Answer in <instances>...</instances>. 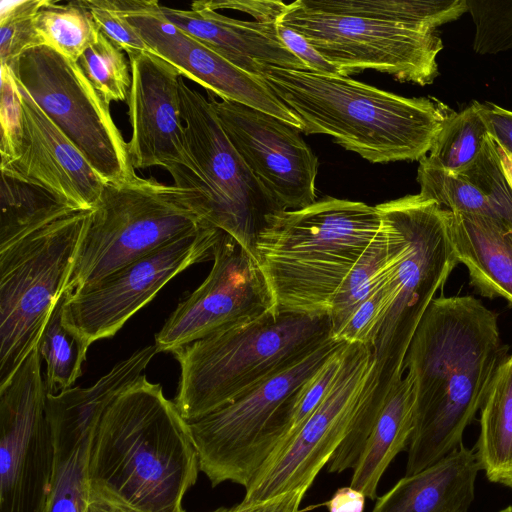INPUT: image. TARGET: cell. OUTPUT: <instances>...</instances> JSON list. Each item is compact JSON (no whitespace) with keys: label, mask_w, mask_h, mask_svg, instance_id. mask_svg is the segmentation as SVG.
Masks as SVG:
<instances>
[{"label":"cell","mask_w":512,"mask_h":512,"mask_svg":"<svg viewBox=\"0 0 512 512\" xmlns=\"http://www.w3.org/2000/svg\"><path fill=\"white\" fill-rule=\"evenodd\" d=\"M366 498L362 491L349 485L338 488L323 505L328 512H363Z\"/></svg>","instance_id":"cell-45"},{"label":"cell","mask_w":512,"mask_h":512,"mask_svg":"<svg viewBox=\"0 0 512 512\" xmlns=\"http://www.w3.org/2000/svg\"><path fill=\"white\" fill-rule=\"evenodd\" d=\"M93 435L52 433L54 465L42 512H85L90 499L87 465Z\"/></svg>","instance_id":"cell-27"},{"label":"cell","mask_w":512,"mask_h":512,"mask_svg":"<svg viewBox=\"0 0 512 512\" xmlns=\"http://www.w3.org/2000/svg\"><path fill=\"white\" fill-rule=\"evenodd\" d=\"M475 24L473 50L492 55L512 48V0H466Z\"/></svg>","instance_id":"cell-37"},{"label":"cell","mask_w":512,"mask_h":512,"mask_svg":"<svg viewBox=\"0 0 512 512\" xmlns=\"http://www.w3.org/2000/svg\"><path fill=\"white\" fill-rule=\"evenodd\" d=\"M390 301V290L385 280L383 285L354 310L336 339L347 343H360L372 348L388 312Z\"/></svg>","instance_id":"cell-38"},{"label":"cell","mask_w":512,"mask_h":512,"mask_svg":"<svg viewBox=\"0 0 512 512\" xmlns=\"http://www.w3.org/2000/svg\"><path fill=\"white\" fill-rule=\"evenodd\" d=\"M90 211L60 218L0 251V388L37 347L65 292Z\"/></svg>","instance_id":"cell-10"},{"label":"cell","mask_w":512,"mask_h":512,"mask_svg":"<svg viewBox=\"0 0 512 512\" xmlns=\"http://www.w3.org/2000/svg\"><path fill=\"white\" fill-rule=\"evenodd\" d=\"M15 81L22 108L21 147L16 159L0 167L47 189L76 210H92L106 181Z\"/></svg>","instance_id":"cell-20"},{"label":"cell","mask_w":512,"mask_h":512,"mask_svg":"<svg viewBox=\"0 0 512 512\" xmlns=\"http://www.w3.org/2000/svg\"><path fill=\"white\" fill-rule=\"evenodd\" d=\"M466 12V0H297L277 24L304 36L343 76L373 69L425 86L439 74L438 29Z\"/></svg>","instance_id":"cell-3"},{"label":"cell","mask_w":512,"mask_h":512,"mask_svg":"<svg viewBox=\"0 0 512 512\" xmlns=\"http://www.w3.org/2000/svg\"><path fill=\"white\" fill-rule=\"evenodd\" d=\"M306 134H325L372 163L420 160L454 113L433 97H404L349 76L268 66L262 74Z\"/></svg>","instance_id":"cell-4"},{"label":"cell","mask_w":512,"mask_h":512,"mask_svg":"<svg viewBox=\"0 0 512 512\" xmlns=\"http://www.w3.org/2000/svg\"><path fill=\"white\" fill-rule=\"evenodd\" d=\"M478 109L488 134L512 154V111L491 102H478Z\"/></svg>","instance_id":"cell-42"},{"label":"cell","mask_w":512,"mask_h":512,"mask_svg":"<svg viewBox=\"0 0 512 512\" xmlns=\"http://www.w3.org/2000/svg\"><path fill=\"white\" fill-rule=\"evenodd\" d=\"M277 31L284 45L304 63L308 71L328 75H341L340 70L326 60L304 36L289 27L279 24H277Z\"/></svg>","instance_id":"cell-41"},{"label":"cell","mask_w":512,"mask_h":512,"mask_svg":"<svg viewBox=\"0 0 512 512\" xmlns=\"http://www.w3.org/2000/svg\"><path fill=\"white\" fill-rule=\"evenodd\" d=\"M460 174L484 194L496 218L512 227V188L503 172L496 142L489 134L477 159Z\"/></svg>","instance_id":"cell-36"},{"label":"cell","mask_w":512,"mask_h":512,"mask_svg":"<svg viewBox=\"0 0 512 512\" xmlns=\"http://www.w3.org/2000/svg\"><path fill=\"white\" fill-rule=\"evenodd\" d=\"M199 458L189 424L162 386L139 376L106 408L91 440L90 493L132 512H185Z\"/></svg>","instance_id":"cell-2"},{"label":"cell","mask_w":512,"mask_h":512,"mask_svg":"<svg viewBox=\"0 0 512 512\" xmlns=\"http://www.w3.org/2000/svg\"><path fill=\"white\" fill-rule=\"evenodd\" d=\"M380 228L376 206L328 196L270 215L254 256L275 313L328 314L335 291Z\"/></svg>","instance_id":"cell-5"},{"label":"cell","mask_w":512,"mask_h":512,"mask_svg":"<svg viewBox=\"0 0 512 512\" xmlns=\"http://www.w3.org/2000/svg\"><path fill=\"white\" fill-rule=\"evenodd\" d=\"M215 10L232 9L251 15L261 22H277L286 4L281 1H206Z\"/></svg>","instance_id":"cell-43"},{"label":"cell","mask_w":512,"mask_h":512,"mask_svg":"<svg viewBox=\"0 0 512 512\" xmlns=\"http://www.w3.org/2000/svg\"><path fill=\"white\" fill-rule=\"evenodd\" d=\"M414 385L407 374L387 394L363 451L352 469L350 486L368 499L378 498L379 482L392 462L408 448L414 428Z\"/></svg>","instance_id":"cell-24"},{"label":"cell","mask_w":512,"mask_h":512,"mask_svg":"<svg viewBox=\"0 0 512 512\" xmlns=\"http://www.w3.org/2000/svg\"><path fill=\"white\" fill-rule=\"evenodd\" d=\"M345 343L331 337L229 404L188 422L200 471L212 487L229 481L246 489L253 482L268 460L267 441L276 414Z\"/></svg>","instance_id":"cell-11"},{"label":"cell","mask_w":512,"mask_h":512,"mask_svg":"<svg viewBox=\"0 0 512 512\" xmlns=\"http://www.w3.org/2000/svg\"><path fill=\"white\" fill-rule=\"evenodd\" d=\"M496 149L505 177L512 188V154L503 149L497 142Z\"/></svg>","instance_id":"cell-47"},{"label":"cell","mask_w":512,"mask_h":512,"mask_svg":"<svg viewBox=\"0 0 512 512\" xmlns=\"http://www.w3.org/2000/svg\"><path fill=\"white\" fill-rule=\"evenodd\" d=\"M10 70L106 182L137 176L128 143L111 116L110 104L94 89L77 62L41 45L21 55Z\"/></svg>","instance_id":"cell-12"},{"label":"cell","mask_w":512,"mask_h":512,"mask_svg":"<svg viewBox=\"0 0 512 512\" xmlns=\"http://www.w3.org/2000/svg\"><path fill=\"white\" fill-rule=\"evenodd\" d=\"M253 502L242 500L231 507H219L209 512H251Z\"/></svg>","instance_id":"cell-48"},{"label":"cell","mask_w":512,"mask_h":512,"mask_svg":"<svg viewBox=\"0 0 512 512\" xmlns=\"http://www.w3.org/2000/svg\"><path fill=\"white\" fill-rule=\"evenodd\" d=\"M179 93L186 161L167 171L202 225L224 231L254 255L267 218L285 210L233 147L210 101L182 79Z\"/></svg>","instance_id":"cell-8"},{"label":"cell","mask_w":512,"mask_h":512,"mask_svg":"<svg viewBox=\"0 0 512 512\" xmlns=\"http://www.w3.org/2000/svg\"><path fill=\"white\" fill-rule=\"evenodd\" d=\"M475 453L488 481L512 489V354L498 367L481 407Z\"/></svg>","instance_id":"cell-25"},{"label":"cell","mask_w":512,"mask_h":512,"mask_svg":"<svg viewBox=\"0 0 512 512\" xmlns=\"http://www.w3.org/2000/svg\"><path fill=\"white\" fill-rule=\"evenodd\" d=\"M201 226L174 185L138 176L106 182L89 213L66 290L88 288Z\"/></svg>","instance_id":"cell-9"},{"label":"cell","mask_w":512,"mask_h":512,"mask_svg":"<svg viewBox=\"0 0 512 512\" xmlns=\"http://www.w3.org/2000/svg\"><path fill=\"white\" fill-rule=\"evenodd\" d=\"M37 347L0 388V512H42L54 444Z\"/></svg>","instance_id":"cell-14"},{"label":"cell","mask_w":512,"mask_h":512,"mask_svg":"<svg viewBox=\"0 0 512 512\" xmlns=\"http://www.w3.org/2000/svg\"><path fill=\"white\" fill-rule=\"evenodd\" d=\"M212 257L206 279L155 335L157 353H173L223 328L275 312L271 290L253 254L223 231Z\"/></svg>","instance_id":"cell-16"},{"label":"cell","mask_w":512,"mask_h":512,"mask_svg":"<svg viewBox=\"0 0 512 512\" xmlns=\"http://www.w3.org/2000/svg\"><path fill=\"white\" fill-rule=\"evenodd\" d=\"M132 84L128 95L132 128L128 142L135 169L160 166L166 170L186 161L181 115L180 72L151 52L128 54Z\"/></svg>","instance_id":"cell-19"},{"label":"cell","mask_w":512,"mask_h":512,"mask_svg":"<svg viewBox=\"0 0 512 512\" xmlns=\"http://www.w3.org/2000/svg\"><path fill=\"white\" fill-rule=\"evenodd\" d=\"M35 28L42 45L75 62L100 34L85 0L65 4L45 0L36 15Z\"/></svg>","instance_id":"cell-29"},{"label":"cell","mask_w":512,"mask_h":512,"mask_svg":"<svg viewBox=\"0 0 512 512\" xmlns=\"http://www.w3.org/2000/svg\"><path fill=\"white\" fill-rule=\"evenodd\" d=\"M65 298L66 291L54 306L37 344L40 358L45 363V387L51 394L72 388L82 373L89 348L64 322Z\"/></svg>","instance_id":"cell-28"},{"label":"cell","mask_w":512,"mask_h":512,"mask_svg":"<svg viewBox=\"0 0 512 512\" xmlns=\"http://www.w3.org/2000/svg\"><path fill=\"white\" fill-rule=\"evenodd\" d=\"M450 228L470 284L481 296L512 305V227L487 215L451 212Z\"/></svg>","instance_id":"cell-23"},{"label":"cell","mask_w":512,"mask_h":512,"mask_svg":"<svg viewBox=\"0 0 512 512\" xmlns=\"http://www.w3.org/2000/svg\"><path fill=\"white\" fill-rule=\"evenodd\" d=\"M222 232L202 225L88 288L72 293L65 290V324L89 346L113 337L172 278L212 257Z\"/></svg>","instance_id":"cell-15"},{"label":"cell","mask_w":512,"mask_h":512,"mask_svg":"<svg viewBox=\"0 0 512 512\" xmlns=\"http://www.w3.org/2000/svg\"><path fill=\"white\" fill-rule=\"evenodd\" d=\"M94 89L110 104L124 101L132 84L130 64L124 51L101 32L98 40L77 61Z\"/></svg>","instance_id":"cell-34"},{"label":"cell","mask_w":512,"mask_h":512,"mask_svg":"<svg viewBox=\"0 0 512 512\" xmlns=\"http://www.w3.org/2000/svg\"><path fill=\"white\" fill-rule=\"evenodd\" d=\"M1 165L16 159L22 140L21 99L15 78L10 68L1 66Z\"/></svg>","instance_id":"cell-39"},{"label":"cell","mask_w":512,"mask_h":512,"mask_svg":"<svg viewBox=\"0 0 512 512\" xmlns=\"http://www.w3.org/2000/svg\"><path fill=\"white\" fill-rule=\"evenodd\" d=\"M388 248L390 306L372 346L380 387L389 392L404 376V360L427 308L459 264L451 212L421 194L376 206Z\"/></svg>","instance_id":"cell-7"},{"label":"cell","mask_w":512,"mask_h":512,"mask_svg":"<svg viewBox=\"0 0 512 512\" xmlns=\"http://www.w3.org/2000/svg\"><path fill=\"white\" fill-rule=\"evenodd\" d=\"M498 512H512V505L505 507L504 509L498 511Z\"/></svg>","instance_id":"cell-49"},{"label":"cell","mask_w":512,"mask_h":512,"mask_svg":"<svg viewBox=\"0 0 512 512\" xmlns=\"http://www.w3.org/2000/svg\"><path fill=\"white\" fill-rule=\"evenodd\" d=\"M417 181L423 197L434 200L453 213L482 214L496 218L484 194L461 174L450 172L431 161L419 160Z\"/></svg>","instance_id":"cell-33"},{"label":"cell","mask_w":512,"mask_h":512,"mask_svg":"<svg viewBox=\"0 0 512 512\" xmlns=\"http://www.w3.org/2000/svg\"><path fill=\"white\" fill-rule=\"evenodd\" d=\"M480 467L475 449L460 446L435 464L402 477L371 512H468Z\"/></svg>","instance_id":"cell-22"},{"label":"cell","mask_w":512,"mask_h":512,"mask_svg":"<svg viewBox=\"0 0 512 512\" xmlns=\"http://www.w3.org/2000/svg\"><path fill=\"white\" fill-rule=\"evenodd\" d=\"M347 344L334 352L280 408L270 428L269 445L273 449L269 461L311 416L328 393L340 370Z\"/></svg>","instance_id":"cell-31"},{"label":"cell","mask_w":512,"mask_h":512,"mask_svg":"<svg viewBox=\"0 0 512 512\" xmlns=\"http://www.w3.org/2000/svg\"><path fill=\"white\" fill-rule=\"evenodd\" d=\"M0 208V251L79 211L47 189L5 168H1Z\"/></svg>","instance_id":"cell-26"},{"label":"cell","mask_w":512,"mask_h":512,"mask_svg":"<svg viewBox=\"0 0 512 512\" xmlns=\"http://www.w3.org/2000/svg\"><path fill=\"white\" fill-rule=\"evenodd\" d=\"M45 0L3 1L0 11V64L12 68L31 48L41 46L35 18Z\"/></svg>","instance_id":"cell-35"},{"label":"cell","mask_w":512,"mask_h":512,"mask_svg":"<svg viewBox=\"0 0 512 512\" xmlns=\"http://www.w3.org/2000/svg\"><path fill=\"white\" fill-rule=\"evenodd\" d=\"M208 95L233 147L281 208L313 204L318 159L299 130L255 108Z\"/></svg>","instance_id":"cell-17"},{"label":"cell","mask_w":512,"mask_h":512,"mask_svg":"<svg viewBox=\"0 0 512 512\" xmlns=\"http://www.w3.org/2000/svg\"><path fill=\"white\" fill-rule=\"evenodd\" d=\"M506 353L497 315L479 299L465 295L432 300L404 360L415 394L405 475L463 445L464 431L481 409Z\"/></svg>","instance_id":"cell-1"},{"label":"cell","mask_w":512,"mask_h":512,"mask_svg":"<svg viewBox=\"0 0 512 512\" xmlns=\"http://www.w3.org/2000/svg\"><path fill=\"white\" fill-rule=\"evenodd\" d=\"M309 488V486H302L253 502L251 512H300V504Z\"/></svg>","instance_id":"cell-44"},{"label":"cell","mask_w":512,"mask_h":512,"mask_svg":"<svg viewBox=\"0 0 512 512\" xmlns=\"http://www.w3.org/2000/svg\"><path fill=\"white\" fill-rule=\"evenodd\" d=\"M85 4L91 11L100 32L120 49L127 54L150 52L141 35L114 7L112 0H85Z\"/></svg>","instance_id":"cell-40"},{"label":"cell","mask_w":512,"mask_h":512,"mask_svg":"<svg viewBox=\"0 0 512 512\" xmlns=\"http://www.w3.org/2000/svg\"><path fill=\"white\" fill-rule=\"evenodd\" d=\"M85 512H132L106 498L90 493Z\"/></svg>","instance_id":"cell-46"},{"label":"cell","mask_w":512,"mask_h":512,"mask_svg":"<svg viewBox=\"0 0 512 512\" xmlns=\"http://www.w3.org/2000/svg\"><path fill=\"white\" fill-rule=\"evenodd\" d=\"M112 4L138 31L150 52L171 64L182 76L222 100L255 108L302 130L301 121L263 79L237 68L170 23L158 1L112 0Z\"/></svg>","instance_id":"cell-18"},{"label":"cell","mask_w":512,"mask_h":512,"mask_svg":"<svg viewBox=\"0 0 512 512\" xmlns=\"http://www.w3.org/2000/svg\"><path fill=\"white\" fill-rule=\"evenodd\" d=\"M379 383L370 346L348 343L336 379L319 406L245 489L257 502L311 486L348 434L369 391Z\"/></svg>","instance_id":"cell-13"},{"label":"cell","mask_w":512,"mask_h":512,"mask_svg":"<svg viewBox=\"0 0 512 512\" xmlns=\"http://www.w3.org/2000/svg\"><path fill=\"white\" fill-rule=\"evenodd\" d=\"M170 23L214 51L242 71L262 78L268 66L308 71L282 42L277 22L230 18L195 1L190 9L160 6Z\"/></svg>","instance_id":"cell-21"},{"label":"cell","mask_w":512,"mask_h":512,"mask_svg":"<svg viewBox=\"0 0 512 512\" xmlns=\"http://www.w3.org/2000/svg\"><path fill=\"white\" fill-rule=\"evenodd\" d=\"M332 337L328 314L267 312L172 354L180 366L174 403L187 421L229 404Z\"/></svg>","instance_id":"cell-6"},{"label":"cell","mask_w":512,"mask_h":512,"mask_svg":"<svg viewBox=\"0 0 512 512\" xmlns=\"http://www.w3.org/2000/svg\"><path fill=\"white\" fill-rule=\"evenodd\" d=\"M388 248L384 231L378 234L335 291L328 311L332 337L347 323L354 310L385 283Z\"/></svg>","instance_id":"cell-30"},{"label":"cell","mask_w":512,"mask_h":512,"mask_svg":"<svg viewBox=\"0 0 512 512\" xmlns=\"http://www.w3.org/2000/svg\"><path fill=\"white\" fill-rule=\"evenodd\" d=\"M487 135L478 102L473 101L449 117L427 156L442 168L460 174L477 159Z\"/></svg>","instance_id":"cell-32"}]
</instances>
